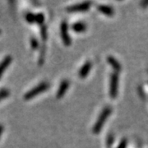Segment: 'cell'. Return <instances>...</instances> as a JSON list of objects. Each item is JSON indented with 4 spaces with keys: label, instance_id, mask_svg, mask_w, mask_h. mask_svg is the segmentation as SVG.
Segmentation results:
<instances>
[{
    "label": "cell",
    "instance_id": "1",
    "mask_svg": "<svg viewBox=\"0 0 148 148\" xmlns=\"http://www.w3.org/2000/svg\"><path fill=\"white\" fill-rule=\"evenodd\" d=\"M111 113H112V108L110 106H106L103 109L101 114L98 117L97 121L95 122V125L93 126V128H92V132L94 134H99L101 132V129L104 127V124L107 120V119L110 116Z\"/></svg>",
    "mask_w": 148,
    "mask_h": 148
},
{
    "label": "cell",
    "instance_id": "2",
    "mask_svg": "<svg viewBox=\"0 0 148 148\" xmlns=\"http://www.w3.org/2000/svg\"><path fill=\"white\" fill-rule=\"evenodd\" d=\"M49 84L48 82H44L40 83L38 86H35L34 88H32V90L27 91V93L24 95V100L25 101L32 100L34 97H36V96L39 95L40 94L45 92V90H47L49 89Z\"/></svg>",
    "mask_w": 148,
    "mask_h": 148
},
{
    "label": "cell",
    "instance_id": "3",
    "mask_svg": "<svg viewBox=\"0 0 148 148\" xmlns=\"http://www.w3.org/2000/svg\"><path fill=\"white\" fill-rule=\"evenodd\" d=\"M119 91V75L114 72L111 74L110 81V95L112 99H115Z\"/></svg>",
    "mask_w": 148,
    "mask_h": 148
},
{
    "label": "cell",
    "instance_id": "4",
    "mask_svg": "<svg viewBox=\"0 0 148 148\" xmlns=\"http://www.w3.org/2000/svg\"><path fill=\"white\" fill-rule=\"evenodd\" d=\"M60 35L64 44L66 46H69L72 43L71 37L69 34V25L67 21H64L61 22L60 25Z\"/></svg>",
    "mask_w": 148,
    "mask_h": 148
},
{
    "label": "cell",
    "instance_id": "5",
    "mask_svg": "<svg viewBox=\"0 0 148 148\" xmlns=\"http://www.w3.org/2000/svg\"><path fill=\"white\" fill-rule=\"evenodd\" d=\"M91 3L90 2H84V3H80L77 4L69 6L67 8V11L70 12H85L90 9Z\"/></svg>",
    "mask_w": 148,
    "mask_h": 148
},
{
    "label": "cell",
    "instance_id": "6",
    "mask_svg": "<svg viewBox=\"0 0 148 148\" xmlns=\"http://www.w3.org/2000/svg\"><path fill=\"white\" fill-rule=\"evenodd\" d=\"M69 85H70V82H69V80L65 79L61 82V83L59 85V87H58V91H57V94H56L57 99H61L65 95L66 91L69 89Z\"/></svg>",
    "mask_w": 148,
    "mask_h": 148
},
{
    "label": "cell",
    "instance_id": "7",
    "mask_svg": "<svg viewBox=\"0 0 148 148\" xmlns=\"http://www.w3.org/2000/svg\"><path fill=\"white\" fill-rule=\"evenodd\" d=\"M92 68V64L90 61H86L83 65L82 67L80 69L79 72H78V76H79L80 78L83 79L85 78L88 74L90 73V69Z\"/></svg>",
    "mask_w": 148,
    "mask_h": 148
},
{
    "label": "cell",
    "instance_id": "8",
    "mask_svg": "<svg viewBox=\"0 0 148 148\" xmlns=\"http://www.w3.org/2000/svg\"><path fill=\"white\" fill-rule=\"evenodd\" d=\"M12 56L11 55H8L0 63V78L3 76V74L4 73V72L7 70V69L8 68V66L12 64Z\"/></svg>",
    "mask_w": 148,
    "mask_h": 148
},
{
    "label": "cell",
    "instance_id": "9",
    "mask_svg": "<svg viewBox=\"0 0 148 148\" xmlns=\"http://www.w3.org/2000/svg\"><path fill=\"white\" fill-rule=\"evenodd\" d=\"M97 9L101 12V13L105 14L108 16H113L114 15V10L111 6L105 5V4H99L97 6Z\"/></svg>",
    "mask_w": 148,
    "mask_h": 148
},
{
    "label": "cell",
    "instance_id": "10",
    "mask_svg": "<svg viewBox=\"0 0 148 148\" xmlns=\"http://www.w3.org/2000/svg\"><path fill=\"white\" fill-rule=\"evenodd\" d=\"M107 61H108V63L110 64L111 67L113 68V69L114 70V72L115 73H119V72H120L122 70V66L121 64H119V62L117 60L116 58H114L113 56H109L108 58H107Z\"/></svg>",
    "mask_w": 148,
    "mask_h": 148
},
{
    "label": "cell",
    "instance_id": "11",
    "mask_svg": "<svg viewBox=\"0 0 148 148\" xmlns=\"http://www.w3.org/2000/svg\"><path fill=\"white\" fill-rule=\"evenodd\" d=\"M86 24L82 21H78V22H75L72 25V29L73 31L77 33H82L86 31Z\"/></svg>",
    "mask_w": 148,
    "mask_h": 148
},
{
    "label": "cell",
    "instance_id": "12",
    "mask_svg": "<svg viewBox=\"0 0 148 148\" xmlns=\"http://www.w3.org/2000/svg\"><path fill=\"white\" fill-rule=\"evenodd\" d=\"M40 36H41V39H42V41H44V42L47 40V27H45V25L40 27Z\"/></svg>",
    "mask_w": 148,
    "mask_h": 148
},
{
    "label": "cell",
    "instance_id": "13",
    "mask_svg": "<svg viewBox=\"0 0 148 148\" xmlns=\"http://www.w3.org/2000/svg\"><path fill=\"white\" fill-rule=\"evenodd\" d=\"M44 21H45V16H44L43 13L40 12V13L36 14V23H38L41 27L44 24Z\"/></svg>",
    "mask_w": 148,
    "mask_h": 148
},
{
    "label": "cell",
    "instance_id": "14",
    "mask_svg": "<svg viewBox=\"0 0 148 148\" xmlns=\"http://www.w3.org/2000/svg\"><path fill=\"white\" fill-rule=\"evenodd\" d=\"M9 95H10V91H9V90L5 89V88L4 89H1L0 90V101L6 99Z\"/></svg>",
    "mask_w": 148,
    "mask_h": 148
},
{
    "label": "cell",
    "instance_id": "15",
    "mask_svg": "<svg viewBox=\"0 0 148 148\" xmlns=\"http://www.w3.org/2000/svg\"><path fill=\"white\" fill-rule=\"evenodd\" d=\"M26 20L28 23L32 24V23L36 22V15L32 12H28L26 15Z\"/></svg>",
    "mask_w": 148,
    "mask_h": 148
},
{
    "label": "cell",
    "instance_id": "16",
    "mask_svg": "<svg viewBox=\"0 0 148 148\" xmlns=\"http://www.w3.org/2000/svg\"><path fill=\"white\" fill-rule=\"evenodd\" d=\"M31 45H32L33 50H36L39 48V41L35 37H32V39H31Z\"/></svg>",
    "mask_w": 148,
    "mask_h": 148
},
{
    "label": "cell",
    "instance_id": "17",
    "mask_svg": "<svg viewBox=\"0 0 148 148\" xmlns=\"http://www.w3.org/2000/svg\"><path fill=\"white\" fill-rule=\"evenodd\" d=\"M127 147V140L123 139V141H121V143H119V145L117 147V148H126Z\"/></svg>",
    "mask_w": 148,
    "mask_h": 148
},
{
    "label": "cell",
    "instance_id": "18",
    "mask_svg": "<svg viewBox=\"0 0 148 148\" xmlns=\"http://www.w3.org/2000/svg\"><path fill=\"white\" fill-rule=\"evenodd\" d=\"M3 130H4L3 125L0 123V138H1V136H2V134H3Z\"/></svg>",
    "mask_w": 148,
    "mask_h": 148
},
{
    "label": "cell",
    "instance_id": "19",
    "mask_svg": "<svg viewBox=\"0 0 148 148\" xmlns=\"http://www.w3.org/2000/svg\"><path fill=\"white\" fill-rule=\"evenodd\" d=\"M141 5H142V7H143V8H146V7L148 5V1H145V2L141 3Z\"/></svg>",
    "mask_w": 148,
    "mask_h": 148
},
{
    "label": "cell",
    "instance_id": "20",
    "mask_svg": "<svg viewBox=\"0 0 148 148\" xmlns=\"http://www.w3.org/2000/svg\"><path fill=\"white\" fill-rule=\"evenodd\" d=\"M1 33H2V32H1V30H0V35H1Z\"/></svg>",
    "mask_w": 148,
    "mask_h": 148
}]
</instances>
